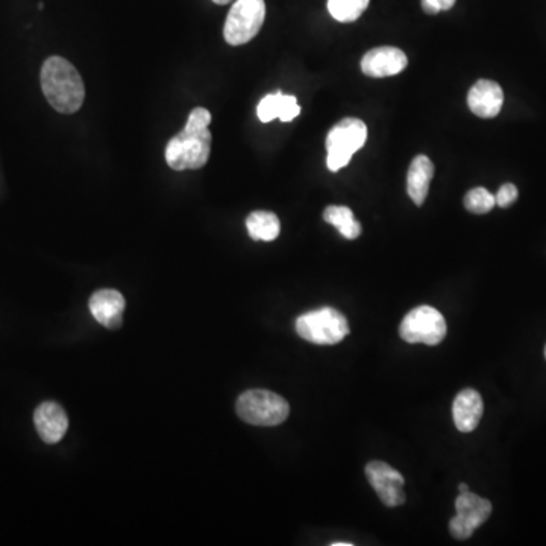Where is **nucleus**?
Listing matches in <instances>:
<instances>
[{
    "label": "nucleus",
    "mask_w": 546,
    "mask_h": 546,
    "mask_svg": "<svg viewBox=\"0 0 546 546\" xmlns=\"http://www.w3.org/2000/svg\"><path fill=\"white\" fill-rule=\"evenodd\" d=\"M210 111L195 108L190 113L186 128L176 134L166 148V163L170 169L196 170L208 163L211 154Z\"/></svg>",
    "instance_id": "obj_1"
},
{
    "label": "nucleus",
    "mask_w": 546,
    "mask_h": 546,
    "mask_svg": "<svg viewBox=\"0 0 546 546\" xmlns=\"http://www.w3.org/2000/svg\"><path fill=\"white\" fill-rule=\"evenodd\" d=\"M40 82L44 98L58 113H76L84 104V81L76 67L66 58L51 57L44 61Z\"/></svg>",
    "instance_id": "obj_2"
},
{
    "label": "nucleus",
    "mask_w": 546,
    "mask_h": 546,
    "mask_svg": "<svg viewBox=\"0 0 546 546\" xmlns=\"http://www.w3.org/2000/svg\"><path fill=\"white\" fill-rule=\"evenodd\" d=\"M237 415L246 424L277 427L289 418L290 405L283 396L269 390H248L237 399Z\"/></svg>",
    "instance_id": "obj_3"
},
{
    "label": "nucleus",
    "mask_w": 546,
    "mask_h": 546,
    "mask_svg": "<svg viewBox=\"0 0 546 546\" xmlns=\"http://www.w3.org/2000/svg\"><path fill=\"white\" fill-rule=\"evenodd\" d=\"M296 333L314 345L331 346L342 342L349 334L346 317L331 307L308 311L296 319Z\"/></svg>",
    "instance_id": "obj_4"
},
{
    "label": "nucleus",
    "mask_w": 546,
    "mask_h": 546,
    "mask_svg": "<svg viewBox=\"0 0 546 546\" xmlns=\"http://www.w3.org/2000/svg\"><path fill=\"white\" fill-rule=\"evenodd\" d=\"M368 140V126L363 120L346 117L340 120L327 135V166L331 172L348 166L352 155L363 148Z\"/></svg>",
    "instance_id": "obj_5"
},
{
    "label": "nucleus",
    "mask_w": 546,
    "mask_h": 546,
    "mask_svg": "<svg viewBox=\"0 0 546 546\" xmlns=\"http://www.w3.org/2000/svg\"><path fill=\"white\" fill-rule=\"evenodd\" d=\"M266 19L264 0H237L226 17L223 37L231 46H242L257 37Z\"/></svg>",
    "instance_id": "obj_6"
},
{
    "label": "nucleus",
    "mask_w": 546,
    "mask_h": 546,
    "mask_svg": "<svg viewBox=\"0 0 546 546\" xmlns=\"http://www.w3.org/2000/svg\"><path fill=\"white\" fill-rule=\"evenodd\" d=\"M446 331L448 328L443 314L428 305L410 311L399 327V334L405 342L424 343L428 346L439 345L445 339Z\"/></svg>",
    "instance_id": "obj_7"
},
{
    "label": "nucleus",
    "mask_w": 546,
    "mask_h": 546,
    "mask_svg": "<svg viewBox=\"0 0 546 546\" xmlns=\"http://www.w3.org/2000/svg\"><path fill=\"white\" fill-rule=\"evenodd\" d=\"M455 510L457 515L449 521V531L455 539L466 540L492 515V504L469 490L455 499Z\"/></svg>",
    "instance_id": "obj_8"
},
{
    "label": "nucleus",
    "mask_w": 546,
    "mask_h": 546,
    "mask_svg": "<svg viewBox=\"0 0 546 546\" xmlns=\"http://www.w3.org/2000/svg\"><path fill=\"white\" fill-rule=\"evenodd\" d=\"M366 477L386 507H398L405 503L402 492L404 477L384 462H371L366 466Z\"/></svg>",
    "instance_id": "obj_9"
},
{
    "label": "nucleus",
    "mask_w": 546,
    "mask_h": 546,
    "mask_svg": "<svg viewBox=\"0 0 546 546\" xmlns=\"http://www.w3.org/2000/svg\"><path fill=\"white\" fill-rule=\"evenodd\" d=\"M408 58L401 49L392 46L375 48L364 55L361 60V70L371 78H386L398 75L407 67Z\"/></svg>",
    "instance_id": "obj_10"
},
{
    "label": "nucleus",
    "mask_w": 546,
    "mask_h": 546,
    "mask_svg": "<svg viewBox=\"0 0 546 546\" xmlns=\"http://www.w3.org/2000/svg\"><path fill=\"white\" fill-rule=\"evenodd\" d=\"M34 424L37 428L38 436L44 443L55 445L66 436L69 428V418H67L64 408L57 402L46 401L38 405L34 413Z\"/></svg>",
    "instance_id": "obj_11"
},
{
    "label": "nucleus",
    "mask_w": 546,
    "mask_h": 546,
    "mask_svg": "<svg viewBox=\"0 0 546 546\" xmlns=\"http://www.w3.org/2000/svg\"><path fill=\"white\" fill-rule=\"evenodd\" d=\"M503 104V88L489 79H480L469 90V110L481 119H492V117L498 116Z\"/></svg>",
    "instance_id": "obj_12"
},
{
    "label": "nucleus",
    "mask_w": 546,
    "mask_h": 546,
    "mask_svg": "<svg viewBox=\"0 0 546 546\" xmlns=\"http://www.w3.org/2000/svg\"><path fill=\"white\" fill-rule=\"evenodd\" d=\"M125 298L113 289L99 290L90 298V311L102 327L116 330L122 325Z\"/></svg>",
    "instance_id": "obj_13"
},
{
    "label": "nucleus",
    "mask_w": 546,
    "mask_h": 546,
    "mask_svg": "<svg viewBox=\"0 0 546 546\" xmlns=\"http://www.w3.org/2000/svg\"><path fill=\"white\" fill-rule=\"evenodd\" d=\"M484 404L480 393L474 389L460 392L452 405V416L457 430L462 433H471L480 424L483 418Z\"/></svg>",
    "instance_id": "obj_14"
},
{
    "label": "nucleus",
    "mask_w": 546,
    "mask_h": 546,
    "mask_svg": "<svg viewBox=\"0 0 546 546\" xmlns=\"http://www.w3.org/2000/svg\"><path fill=\"white\" fill-rule=\"evenodd\" d=\"M434 176V164L425 155H418L408 167L407 192L418 207L424 204Z\"/></svg>",
    "instance_id": "obj_15"
},
{
    "label": "nucleus",
    "mask_w": 546,
    "mask_h": 546,
    "mask_svg": "<svg viewBox=\"0 0 546 546\" xmlns=\"http://www.w3.org/2000/svg\"><path fill=\"white\" fill-rule=\"evenodd\" d=\"M249 236L254 240L273 242L281 233V223L277 214L270 211H254L246 219Z\"/></svg>",
    "instance_id": "obj_16"
},
{
    "label": "nucleus",
    "mask_w": 546,
    "mask_h": 546,
    "mask_svg": "<svg viewBox=\"0 0 546 546\" xmlns=\"http://www.w3.org/2000/svg\"><path fill=\"white\" fill-rule=\"evenodd\" d=\"M324 219L330 225L336 226L337 231L345 239L355 240L361 234L360 222L355 220L351 208L331 205V207L325 208Z\"/></svg>",
    "instance_id": "obj_17"
},
{
    "label": "nucleus",
    "mask_w": 546,
    "mask_h": 546,
    "mask_svg": "<svg viewBox=\"0 0 546 546\" xmlns=\"http://www.w3.org/2000/svg\"><path fill=\"white\" fill-rule=\"evenodd\" d=\"M371 0H328V11L340 23H352L360 19Z\"/></svg>",
    "instance_id": "obj_18"
},
{
    "label": "nucleus",
    "mask_w": 546,
    "mask_h": 546,
    "mask_svg": "<svg viewBox=\"0 0 546 546\" xmlns=\"http://www.w3.org/2000/svg\"><path fill=\"white\" fill-rule=\"evenodd\" d=\"M495 205V196L484 187H477V189L469 190L466 193L465 207L469 213L486 214L492 211Z\"/></svg>",
    "instance_id": "obj_19"
},
{
    "label": "nucleus",
    "mask_w": 546,
    "mask_h": 546,
    "mask_svg": "<svg viewBox=\"0 0 546 546\" xmlns=\"http://www.w3.org/2000/svg\"><path fill=\"white\" fill-rule=\"evenodd\" d=\"M283 98V93L278 91V93L267 95L266 98L261 99L257 108L258 119L263 123H269L272 122V120L278 119V117H280L281 107H283Z\"/></svg>",
    "instance_id": "obj_20"
},
{
    "label": "nucleus",
    "mask_w": 546,
    "mask_h": 546,
    "mask_svg": "<svg viewBox=\"0 0 546 546\" xmlns=\"http://www.w3.org/2000/svg\"><path fill=\"white\" fill-rule=\"evenodd\" d=\"M519 192L516 189L515 184H504L501 189L498 190L495 196V202L498 207L509 208L510 205L515 204L518 201Z\"/></svg>",
    "instance_id": "obj_21"
},
{
    "label": "nucleus",
    "mask_w": 546,
    "mask_h": 546,
    "mask_svg": "<svg viewBox=\"0 0 546 546\" xmlns=\"http://www.w3.org/2000/svg\"><path fill=\"white\" fill-rule=\"evenodd\" d=\"M299 114H301V107H299L295 96L284 95L283 107H281V113L278 119H280L281 122H292Z\"/></svg>",
    "instance_id": "obj_22"
},
{
    "label": "nucleus",
    "mask_w": 546,
    "mask_h": 546,
    "mask_svg": "<svg viewBox=\"0 0 546 546\" xmlns=\"http://www.w3.org/2000/svg\"><path fill=\"white\" fill-rule=\"evenodd\" d=\"M457 0H422V10L427 14H439L451 10Z\"/></svg>",
    "instance_id": "obj_23"
},
{
    "label": "nucleus",
    "mask_w": 546,
    "mask_h": 546,
    "mask_svg": "<svg viewBox=\"0 0 546 546\" xmlns=\"http://www.w3.org/2000/svg\"><path fill=\"white\" fill-rule=\"evenodd\" d=\"M459 490H460V493L469 492L468 484L460 483V484H459Z\"/></svg>",
    "instance_id": "obj_24"
},
{
    "label": "nucleus",
    "mask_w": 546,
    "mask_h": 546,
    "mask_svg": "<svg viewBox=\"0 0 546 546\" xmlns=\"http://www.w3.org/2000/svg\"><path fill=\"white\" fill-rule=\"evenodd\" d=\"M331 546H352L351 542H334Z\"/></svg>",
    "instance_id": "obj_25"
},
{
    "label": "nucleus",
    "mask_w": 546,
    "mask_h": 546,
    "mask_svg": "<svg viewBox=\"0 0 546 546\" xmlns=\"http://www.w3.org/2000/svg\"><path fill=\"white\" fill-rule=\"evenodd\" d=\"M213 2L217 5H226L230 4L231 0H213Z\"/></svg>",
    "instance_id": "obj_26"
},
{
    "label": "nucleus",
    "mask_w": 546,
    "mask_h": 546,
    "mask_svg": "<svg viewBox=\"0 0 546 546\" xmlns=\"http://www.w3.org/2000/svg\"><path fill=\"white\" fill-rule=\"evenodd\" d=\"M545 358H546V348H545Z\"/></svg>",
    "instance_id": "obj_27"
}]
</instances>
